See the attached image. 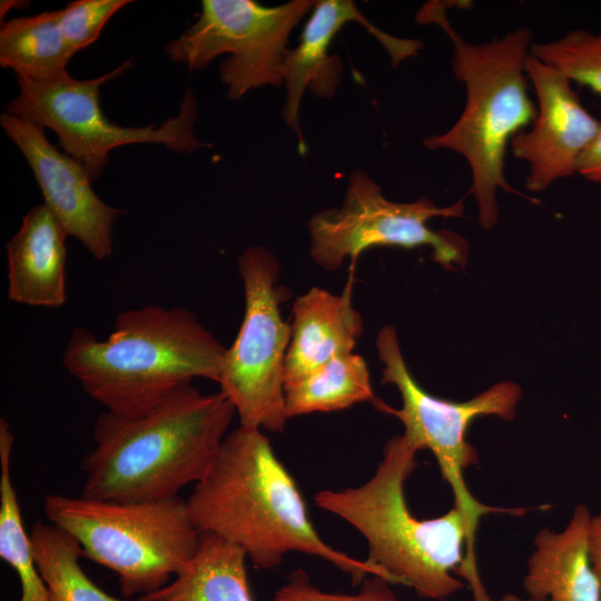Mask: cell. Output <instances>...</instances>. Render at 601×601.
<instances>
[{
    "label": "cell",
    "mask_w": 601,
    "mask_h": 601,
    "mask_svg": "<svg viewBox=\"0 0 601 601\" xmlns=\"http://www.w3.org/2000/svg\"><path fill=\"white\" fill-rule=\"evenodd\" d=\"M60 10L14 18L1 23L0 66L36 81L69 75L70 52L61 29Z\"/></svg>",
    "instance_id": "19"
},
{
    "label": "cell",
    "mask_w": 601,
    "mask_h": 601,
    "mask_svg": "<svg viewBox=\"0 0 601 601\" xmlns=\"http://www.w3.org/2000/svg\"><path fill=\"white\" fill-rule=\"evenodd\" d=\"M589 552L592 568L601 587V513L591 518Z\"/></svg>",
    "instance_id": "27"
},
{
    "label": "cell",
    "mask_w": 601,
    "mask_h": 601,
    "mask_svg": "<svg viewBox=\"0 0 601 601\" xmlns=\"http://www.w3.org/2000/svg\"><path fill=\"white\" fill-rule=\"evenodd\" d=\"M591 513L575 506L566 526L544 528L534 538V551L523 579L526 597L543 601H601V587L589 552Z\"/></svg>",
    "instance_id": "17"
},
{
    "label": "cell",
    "mask_w": 601,
    "mask_h": 601,
    "mask_svg": "<svg viewBox=\"0 0 601 601\" xmlns=\"http://www.w3.org/2000/svg\"><path fill=\"white\" fill-rule=\"evenodd\" d=\"M366 28L391 55L393 66L415 56L422 48L416 40L396 39L376 28L357 9L352 0H317L305 23L298 45L287 49L282 69L286 99L282 116L298 139V151L304 155L299 110L306 89L321 98H331L341 83L343 65L338 56L328 50L337 32L349 22Z\"/></svg>",
    "instance_id": "14"
},
{
    "label": "cell",
    "mask_w": 601,
    "mask_h": 601,
    "mask_svg": "<svg viewBox=\"0 0 601 601\" xmlns=\"http://www.w3.org/2000/svg\"><path fill=\"white\" fill-rule=\"evenodd\" d=\"M375 345L384 364L382 383L393 384L398 390L402 407L393 408L377 398L373 403L380 411L402 422L403 435L418 451L430 450L435 456L442 477L453 492V506L461 512L466 529L465 558L457 573L464 579H475L480 577L475 562V535L481 518L495 512L514 514L516 510L482 504L470 493L463 473L477 462V455L466 442L465 434L471 422L480 416L514 418L521 388L513 382L504 381L465 402L443 400L427 393L413 377L393 326L381 328Z\"/></svg>",
    "instance_id": "7"
},
{
    "label": "cell",
    "mask_w": 601,
    "mask_h": 601,
    "mask_svg": "<svg viewBox=\"0 0 601 601\" xmlns=\"http://www.w3.org/2000/svg\"><path fill=\"white\" fill-rule=\"evenodd\" d=\"M225 351L193 312L152 304L118 314L102 341L76 327L62 365L106 411L131 415L194 378L217 383Z\"/></svg>",
    "instance_id": "3"
},
{
    "label": "cell",
    "mask_w": 601,
    "mask_h": 601,
    "mask_svg": "<svg viewBox=\"0 0 601 601\" xmlns=\"http://www.w3.org/2000/svg\"><path fill=\"white\" fill-rule=\"evenodd\" d=\"M449 2L425 3L416 20L436 23L453 45L451 60L454 76L464 82L466 101L456 122L444 134L427 137V149H449L466 160L479 221L491 229L499 218L497 189L524 198L504 176L506 148L512 138L533 122L536 116L528 90L525 61L530 55L532 32L513 30L485 43H470L452 27L445 9Z\"/></svg>",
    "instance_id": "4"
},
{
    "label": "cell",
    "mask_w": 601,
    "mask_h": 601,
    "mask_svg": "<svg viewBox=\"0 0 601 601\" xmlns=\"http://www.w3.org/2000/svg\"><path fill=\"white\" fill-rule=\"evenodd\" d=\"M499 601H543V600H536L529 597L522 598L520 595L509 593V594L503 595Z\"/></svg>",
    "instance_id": "28"
},
{
    "label": "cell",
    "mask_w": 601,
    "mask_h": 601,
    "mask_svg": "<svg viewBox=\"0 0 601 601\" xmlns=\"http://www.w3.org/2000/svg\"><path fill=\"white\" fill-rule=\"evenodd\" d=\"M35 559L55 601H126L96 585L80 565L81 549L62 529L35 522L29 532Z\"/></svg>",
    "instance_id": "22"
},
{
    "label": "cell",
    "mask_w": 601,
    "mask_h": 601,
    "mask_svg": "<svg viewBox=\"0 0 601 601\" xmlns=\"http://www.w3.org/2000/svg\"><path fill=\"white\" fill-rule=\"evenodd\" d=\"M14 435L0 418V556L17 572L19 601H55L37 565L29 532L26 531L10 474Z\"/></svg>",
    "instance_id": "21"
},
{
    "label": "cell",
    "mask_w": 601,
    "mask_h": 601,
    "mask_svg": "<svg viewBox=\"0 0 601 601\" xmlns=\"http://www.w3.org/2000/svg\"><path fill=\"white\" fill-rule=\"evenodd\" d=\"M538 101L530 130L518 132L510 147L529 165L525 187L545 190L555 180L577 174L578 162L599 129V119L583 106L572 82L531 55L525 61Z\"/></svg>",
    "instance_id": "13"
},
{
    "label": "cell",
    "mask_w": 601,
    "mask_h": 601,
    "mask_svg": "<svg viewBox=\"0 0 601 601\" xmlns=\"http://www.w3.org/2000/svg\"><path fill=\"white\" fill-rule=\"evenodd\" d=\"M246 560L239 546L215 534L201 533L195 554L174 580L137 601H255Z\"/></svg>",
    "instance_id": "18"
},
{
    "label": "cell",
    "mask_w": 601,
    "mask_h": 601,
    "mask_svg": "<svg viewBox=\"0 0 601 601\" xmlns=\"http://www.w3.org/2000/svg\"><path fill=\"white\" fill-rule=\"evenodd\" d=\"M68 236L43 204L28 210L6 246L10 300L45 308L66 303Z\"/></svg>",
    "instance_id": "15"
},
{
    "label": "cell",
    "mask_w": 601,
    "mask_h": 601,
    "mask_svg": "<svg viewBox=\"0 0 601 601\" xmlns=\"http://www.w3.org/2000/svg\"><path fill=\"white\" fill-rule=\"evenodd\" d=\"M577 174L587 180L601 184V114L598 132L580 157Z\"/></svg>",
    "instance_id": "26"
},
{
    "label": "cell",
    "mask_w": 601,
    "mask_h": 601,
    "mask_svg": "<svg viewBox=\"0 0 601 601\" xmlns=\"http://www.w3.org/2000/svg\"><path fill=\"white\" fill-rule=\"evenodd\" d=\"M132 67L129 59L97 78L79 80L70 75L36 81L17 77L19 92L6 112L51 129L63 151L97 180L110 161V151L130 144H159L176 152H194L208 144L195 135L197 99L188 88L178 114L156 127H124L109 120L100 108V88Z\"/></svg>",
    "instance_id": "8"
},
{
    "label": "cell",
    "mask_w": 601,
    "mask_h": 601,
    "mask_svg": "<svg viewBox=\"0 0 601 601\" xmlns=\"http://www.w3.org/2000/svg\"><path fill=\"white\" fill-rule=\"evenodd\" d=\"M417 452L403 434L392 437L370 480L355 487L322 490L315 504L357 530L367 543L365 560L395 583L413 588L422 598L442 600L464 587L452 572L464 562L466 529L455 506L433 519L411 512L404 485L417 466Z\"/></svg>",
    "instance_id": "5"
},
{
    "label": "cell",
    "mask_w": 601,
    "mask_h": 601,
    "mask_svg": "<svg viewBox=\"0 0 601 601\" xmlns=\"http://www.w3.org/2000/svg\"><path fill=\"white\" fill-rule=\"evenodd\" d=\"M245 309L238 334L226 347L218 384L233 403L239 425L282 433L288 420L285 362L290 324L279 305L286 289L277 285L280 264L264 246H249L237 258Z\"/></svg>",
    "instance_id": "9"
},
{
    "label": "cell",
    "mask_w": 601,
    "mask_h": 601,
    "mask_svg": "<svg viewBox=\"0 0 601 601\" xmlns=\"http://www.w3.org/2000/svg\"><path fill=\"white\" fill-rule=\"evenodd\" d=\"M363 331V317L352 302L351 279L338 295L309 288L293 304L285 384L336 356L353 353Z\"/></svg>",
    "instance_id": "16"
},
{
    "label": "cell",
    "mask_w": 601,
    "mask_h": 601,
    "mask_svg": "<svg viewBox=\"0 0 601 601\" xmlns=\"http://www.w3.org/2000/svg\"><path fill=\"white\" fill-rule=\"evenodd\" d=\"M390 584L387 580L371 574L355 593L328 592L317 588L304 570L297 569L275 591L272 601H405L394 593Z\"/></svg>",
    "instance_id": "25"
},
{
    "label": "cell",
    "mask_w": 601,
    "mask_h": 601,
    "mask_svg": "<svg viewBox=\"0 0 601 601\" xmlns=\"http://www.w3.org/2000/svg\"><path fill=\"white\" fill-rule=\"evenodd\" d=\"M463 199L439 207L431 199L397 203L385 198L380 185L362 169L348 178L343 203L314 214L307 224L309 255L323 269L339 268L345 258L355 262L366 249L382 246H428L445 268L464 266L467 243L449 230L435 231L427 221L437 216L461 217Z\"/></svg>",
    "instance_id": "11"
},
{
    "label": "cell",
    "mask_w": 601,
    "mask_h": 601,
    "mask_svg": "<svg viewBox=\"0 0 601 601\" xmlns=\"http://www.w3.org/2000/svg\"><path fill=\"white\" fill-rule=\"evenodd\" d=\"M43 511L49 523L76 539L82 556L117 573L125 598L165 587L200 541L187 501L179 495L116 502L49 494Z\"/></svg>",
    "instance_id": "6"
},
{
    "label": "cell",
    "mask_w": 601,
    "mask_h": 601,
    "mask_svg": "<svg viewBox=\"0 0 601 601\" xmlns=\"http://www.w3.org/2000/svg\"><path fill=\"white\" fill-rule=\"evenodd\" d=\"M236 410L221 392L187 383L148 410L105 411L93 425L95 447L81 460V496L116 502L168 499L211 469Z\"/></svg>",
    "instance_id": "2"
},
{
    "label": "cell",
    "mask_w": 601,
    "mask_h": 601,
    "mask_svg": "<svg viewBox=\"0 0 601 601\" xmlns=\"http://www.w3.org/2000/svg\"><path fill=\"white\" fill-rule=\"evenodd\" d=\"M0 124L31 168L43 205L69 236L97 260L112 255L114 226L122 210L101 200L87 170L46 137L45 129L3 111Z\"/></svg>",
    "instance_id": "12"
},
{
    "label": "cell",
    "mask_w": 601,
    "mask_h": 601,
    "mask_svg": "<svg viewBox=\"0 0 601 601\" xmlns=\"http://www.w3.org/2000/svg\"><path fill=\"white\" fill-rule=\"evenodd\" d=\"M375 400L366 361L354 352L336 356L285 384L288 418L345 410Z\"/></svg>",
    "instance_id": "20"
},
{
    "label": "cell",
    "mask_w": 601,
    "mask_h": 601,
    "mask_svg": "<svg viewBox=\"0 0 601 601\" xmlns=\"http://www.w3.org/2000/svg\"><path fill=\"white\" fill-rule=\"evenodd\" d=\"M200 533L239 546L259 569H274L289 552L318 556L359 585L371 574L393 578L370 563L327 544L315 530L294 477L258 428L229 432L207 475L186 500Z\"/></svg>",
    "instance_id": "1"
},
{
    "label": "cell",
    "mask_w": 601,
    "mask_h": 601,
    "mask_svg": "<svg viewBox=\"0 0 601 601\" xmlns=\"http://www.w3.org/2000/svg\"><path fill=\"white\" fill-rule=\"evenodd\" d=\"M530 55L601 96V30L575 29L553 41L532 43Z\"/></svg>",
    "instance_id": "23"
},
{
    "label": "cell",
    "mask_w": 601,
    "mask_h": 601,
    "mask_svg": "<svg viewBox=\"0 0 601 601\" xmlns=\"http://www.w3.org/2000/svg\"><path fill=\"white\" fill-rule=\"evenodd\" d=\"M315 3L292 0L266 7L253 0H203L197 19L165 52L189 70L204 69L227 53L219 78L230 100L260 87H280L288 38Z\"/></svg>",
    "instance_id": "10"
},
{
    "label": "cell",
    "mask_w": 601,
    "mask_h": 601,
    "mask_svg": "<svg viewBox=\"0 0 601 601\" xmlns=\"http://www.w3.org/2000/svg\"><path fill=\"white\" fill-rule=\"evenodd\" d=\"M128 0H75L60 10V29L63 39L75 56L78 51L92 45L99 37L108 20Z\"/></svg>",
    "instance_id": "24"
}]
</instances>
